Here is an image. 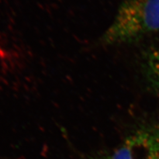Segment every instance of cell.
I'll return each mask as SVG.
<instances>
[{
	"mask_svg": "<svg viewBox=\"0 0 159 159\" xmlns=\"http://www.w3.org/2000/svg\"><path fill=\"white\" fill-rule=\"evenodd\" d=\"M144 68L149 86L159 96V43L148 52Z\"/></svg>",
	"mask_w": 159,
	"mask_h": 159,
	"instance_id": "obj_3",
	"label": "cell"
},
{
	"mask_svg": "<svg viewBox=\"0 0 159 159\" xmlns=\"http://www.w3.org/2000/svg\"><path fill=\"white\" fill-rule=\"evenodd\" d=\"M106 159H159V122L145 121L137 125Z\"/></svg>",
	"mask_w": 159,
	"mask_h": 159,
	"instance_id": "obj_2",
	"label": "cell"
},
{
	"mask_svg": "<svg viewBox=\"0 0 159 159\" xmlns=\"http://www.w3.org/2000/svg\"><path fill=\"white\" fill-rule=\"evenodd\" d=\"M159 31V0H123L101 43L117 45L131 43Z\"/></svg>",
	"mask_w": 159,
	"mask_h": 159,
	"instance_id": "obj_1",
	"label": "cell"
},
{
	"mask_svg": "<svg viewBox=\"0 0 159 159\" xmlns=\"http://www.w3.org/2000/svg\"><path fill=\"white\" fill-rule=\"evenodd\" d=\"M86 159H106L105 154L100 153V154H96L93 156H90Z\"/></svg>",
	"mask_w": 159,
	"mask_h": 159,
	"instance_id": "obj_4",
	"label": "cell"
}]
</instances>
